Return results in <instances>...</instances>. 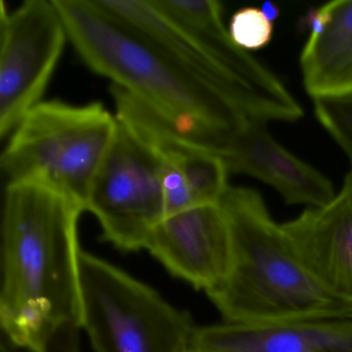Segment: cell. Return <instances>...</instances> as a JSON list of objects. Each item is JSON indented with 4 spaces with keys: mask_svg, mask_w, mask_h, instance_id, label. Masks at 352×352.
I'll use <instances>...</instances> for the list:
<instances>
[{
    "mask_svg": "<svg viewBox=\"0 0 352 352\" xmlns=\"http://www.w3.org/2000/svg\"><path fill=\"white\" fill-rule=\"evenodd\" d=\"M281 226L319 283L352 304V168L329 204L309 208Z\"/></svg>",
    "mask_w": 352,
    "mask_h": 352,
    "instance_id": "12",
    "label": "cell"
},
{
    "mask_svg": "<svg viewBox=\"0 0 352 352\" xmlns=\"http://www.w3.org/2000/svg\"><path fill=\"white\" fill-rule=\"evenodd\" d=\"M189 348L197 352H318L312 320L195 327Z\"/></svg>",
    "mask_w": 352,
    "mask_h": 352,
    "instance_id": "15",
    "label": "cell"
},
{
    "mask_svg": "<svg viewBox=\"0 0 352 352\" xmlns=\"http://www.w3.org/2000/svg\"><path fill=\"white\" fill-rule=\"evenodd\" d=\"M185 352H197V351H195V350L190 349V348H189V349L186 350V351H185Z\"/></svg>",
    "mask_w": 352,
    "mask_h": 352,
    "instance_id": "20",
    "label": "cell"
},
{
    "mask_svg": "<svg viewBox=\"0 0 352 352\" xmlns=\"http://www.w3.org/2000/svg\"><path fill=\"white\" fill-rule=\"evenodd\" d=\"M81 324L96 352H185L190 315L115 265L82 251Z\"/></svg>",
    "mask_w": 352,
    "mask_h": 352,
    "instance_id": "5",
    "label": "cell"
},
{
    "mask_svg": "<svg viewBox=\"0 0 352 352\" xmlns=\"http://www.w3.org/2000/svg\"><path fill=\"white\" fill-rule=\"evenodd\" d=\"M116 118L129 126L155 153L162 166L184 176L195 206L218 205L230 184L219 154L177 129L160 113L129 92L111 84Z\"/></svg>",
    "mask_w": 352,
    "mask_h": 352,
    "instance_id": "11",
    "label": "cell"
},
{
    "mask_svg": "<svg viewBox=\"0 0 352 352\" xmlns=\"http://www.w3.org/2000/svg\"><path fill=\"white\" fill-rule=\"evenodd\" d=\"M151 1L247 85L277 104L304 114L300 104L276 74L234 42L224 25L221 3L217 0Z\"/></svg>",
    "mask_w": 352,
    "mask_h": 352,
    "instance_id": "13",
    "label": "cell"
},
{
    "mask_svg": "<svg viewBox=\"0 0 352 352\" xmlns=\"http://www.w3.org/2000/svg\"><path fill=\"white\" fill-rule=\"evenodd\" d=\"M234 42L246 51L265 48L273 38L274 24L254 7L242 8L232 15L228 28Z\"/></svg>",
    "mask_w": 352,
    "mask_h": 352,
    "instance_id": "17",
    "label": "cell"
},
{
    "mask_svg": "<svg viewBox=\"0 0 352 352\" xmlns=\"http://www.w3.org/2000/svg\"><path fill=\"white\" fill-rule=\"evenodd\" d=\"M331 21L309 36L300 56L302 84L312 100L352 96V0L323 5Z\"/></svg>",
    "mask_w": 352,
    "mask_h": 352,
    "instance_id": "14",
    "label": "cell"
},
{
    "mask_svg": "<svg viewBox=\"0 0 352 352\" xmlns=\"http://www.w3.org/2000/svg\"><path fill=\"white\" fill-rule=\"evenodd\" d=\"M219 205L230 226L232 263L207 294L226 322L351 316L352 304L333 296L307 269L258 191L230 185Z\"/></svg>",
    "mask_w": 352,
    "mask_h": 352,
    "instance_id": "3",
    "label": "cell"
},
{
    "mask_svg": "<svg viewBox=\"0 0 352 352\" xmlns=\"http://www.w3.org/2000/svg\"><path fill=\"white\" fill-rule=\"evenodd\" d=\"M69 41L86 65L201 143L248 119L145 36L92 0H54Z\"/></svg>",
    "mask_w": 352,
    "mask_h": 352,
    "instance_id": "2",
    "label": "cell"
},
{
    "mask_svg": "<svg viewBox=\"0 0 352 352\" xmlns=\"http://www.w3.org/2000/svg\"><path fill=\"white\" fill-rule=\"evenodd\" d=\"M0 137H10L43 102L69 41L54 0H26L0 8Z\"/></svg>",
    "mask_w": 352,
    "mask_h": 352,
    "instance_id": "7",
    "label": "cell"
},
{
    "mask_svg": "<svg viewBox=\"0 0 352 352\" xmlns=\"http://www.w3.org/2000/svg\"><path fill=\"white\" fill-rule=\"evenodd\" d=\"M261 11L263 15L273 24L276 20L279 19L280 14H281L280 8L278 7L275 3H273V1H270V0L265 1V3L261 5Z\"/></svg>",
    "mask_w": 352,
    "mask_h": 352,
    "instance_id": "19",
    "label": "cell"
},
{
    "mask_svg": "<svg viewBox=\"0 0 352 352\" xmlns=\"http://www.w3.org/2000/svg\"><path fill=\"white\" fill-rule=\"evenodd\" d=\"M146 249L172 275L206 292L222 283L232 263V236L218 205L195 206L164 218Z\"/></svg>",
    "mask_w": 352,
    "mask_h": 352,
    "instance_id": "9",
    "label": "cell"
},
{
    "mask_svg": "<svg viewBox=\"0 0 352 352\" xmlns=\"http://www.w3.org/2000/svg\"><path fill=\"white\" fill-rule=\"evenodd\" d=\"M349 318H352V314H351V316L349 317Z\"/></svg>",
    "mask_w": 352,
    "mask_h": 352,
    "instance_id": "21",
    "label": "cell"
},
{
    "mask_svg": "<svg viewBox=\"0 0 352 352\" xmlns=\"http://www.w3.org/2000/svg\"><path fill=\"white\" fill-rule=\"evenodd\" d=\"M116 116L102 102H42L20 121L1 153L8 183L43 185L86 211L94 179L116 135Z\"/></svg>",
    "mask_w": 352,
    "mask_h": 352,
    "instance_id": "4",
    "label": "cell"
},
{
    "mask_svg": "<svg viewBox=\"0 0 352 352\" xmlns=\"http://www.w3.org/2000/svg\"><path fill=\"white\" fill-rule=\"evenodd\" d=\"M83 212L43 185L6 186L0 322L18 347L47 352L57 331L81 324L78 223Z\"/></svg>",
    "mask_w": 352,
    "mask_h": 352,
    "instance_id": "1",
    "label": "cell"
},
{
    "mask_svg": "<svg viewBox=\"0 0 352 352\" xmlns=\"http://www.w3.org/2000/svg\"><path fill=\"white\" fill-rule=\"evenodd\" d=\"M331 21V16L324 7L310 8L304 15L300 16L296 23L300 34L309 32V36H319L322 34L327 24Z\"/></svg>",
    "mask_w": 352,
    "mask_h": 352,
    "instance_id": "18",
    "label": "cell"
},
{
    "mask_svg": "<svg viewBox=\"0 0 352 352\" xmlns=\"http://www.w3.org/2000/svg\"><path fill=\"white\" fill-rule=\"evenodd\" d=\"M313 102L317 121L343 150L352 166V96Z\"/></svg>",
    "mask_w": 352,
    "mask_h": 352,
    "instance_id": "16",
    "label": "cell"
},
{
    "mask_svg": "<svg viewBox=\"0 0 352 352\" xmlns=\"http://www.w3.org/2000/svg\"><path fill=\"white\" fill-rule=\"evenodd\" d=\"M96 7L145 36L183 69L236 107L248 120L296 122L302 115L284 108L247 85L189 32L143 0H92Z\"/></svg>",
    "mask_w": 352,
    "mask_h": 352,
    "instance_id": "8",
    "label": "cell"
},
{
    "mask_svg": "<svg viewBox=\"0 0 352 352\" xmlns=\"http://www.w3.org/2000/svg\"><path fill=\"white\" fill-rule=\"evenodd\" d=\"M117 122L86 211L100 222L104 240L129 252L146 249L152 232L166 217V203L162 162L129 126L118 119Z\"/></svg>",
    "mask_w": 352,
    "mask_h": 352,
    "instance_id": "6",
    "label": "cell"
},
{
    "mask_svg": "<svg viewBox=\"0 0 352 352\" xmlns=\"http://www.w3.org/2000/svg\"><path fill=\"white\" fill-rule=\"evenodd\" d=\"M265 125L248 121L215 138L210 147L219 154L230 174L258 179L273 187L286 205L319 208L329 204L336 197L331 180L282 147Z\"/></svg>",
    "mask_w": 352,
    "mask_h": 352,
    "instance_id": "10",
    "label": "cell"
}]
</instances>
